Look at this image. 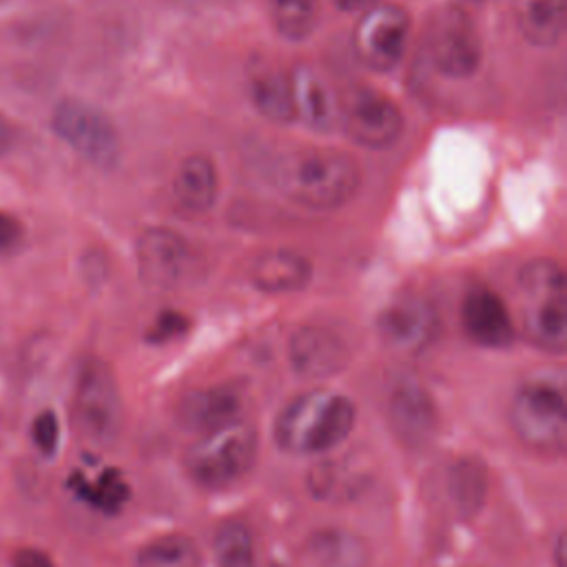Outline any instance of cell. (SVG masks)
Returning a JSON list of instances; mask_svg holds the SVG:
<instances>
[{"mask_svg": "<svg viewBox=\"0 0 567 567\" xmlns=\"http://www.w3.org/2000/svg\"><path fill=\"white\" fill-rule=\"evenodd\" d=\"M272 184L308 208H337L359 186L357 162L334 148H308L279 157L270 166Z\"/></svg>", "mask_w": 567, "mask_h": 567, "instance_id": "6da1fadb", "label": "cell"}, {"mask_svg": "<svg viewBox=\"0 0 567 567\" xmlns=\"http://www.w3.org/2000/svg\"><path fill=\"white\" fill-rule=\"evenodd\" d=\"M354 403L337 392L310 390L295 396L275 421V441L290 454H321L354 427Z\"/></svg>", "mask_w": 567, "mask_h": 567, "instance_id": "7a4b0ae2", "label": "cell"}, {"mask_svg": "<svg viewBox=\"0 0 567 567\" xmlns=\"http://www.w3.org/2000/svg\"><path fill=\"white\" fill-rule=\"evenodd\" d=\"M257 456V432L250 423L233 421L204 432L186 452L190 478L208 489H221L241 481Z\"/></svg>", "mask_w": 567, "mask_h": 567, "instance_id": "3957f363", "label": "cell"}, {"mask_svg": "<svg viewBox=\"0 0 567 567\" xmlns=\"http://www.w3.org/2000/svg\"><path fill=\"white\" fill-rule=\"evenodd\" d=\"M520 286L527 299V337L545 350L563 352L567 346V286L560 266L534 259L520 270Z\"/></svg>", "mask_w": 567, "mask_h": 567, "instance_id": "277c9868", "label": "cell"}, {"mask_svg": "<svg viewBox=\"0 0 567 567\" xmlns=\"http://www.w3.org/2000/svg\"><path fill=\"white\" fill-rule=\"evenodd\" d=\"M516 436L534 450L560 454L567 443V401L560 383L532 379L518 388L509 408Z\"/></svg>", "mask_w": 567, "mask_h": 567, "instance_id": "5b68a950", "label": "cell"}, {"mask_svg": "<svg viewBox=\"0 0 567 567\" xmlns=\"http://www.w3.org/2000/svg\"><path fill=\"white\" fill-rule=\"evenodd\" d=\"M73 416L80 434L95 445H113L122 432L124 405L111 368L100 359H86L78 372Z\"/></svg>", "mask_w": 567, "mask_h": 567, "instance_id": "8992f818", "label": "cell"}, {"mask_svg": "<svg viewBox=\"0 0 567 567\" xmlns=\"http://www.w3.org/2000/svg\"><path fill=\"white\" fill-rule=\"evenodd\" d=\"M55 135L86 162L111 168L120 159V137L113 122L82 100H62L51 115Z\"/></svg>", "mask_w": 567, "mask_h": 567, "instance_id": "52a82bcc", "label": "cell"}, {"mask_svg": "<svg viewBox=\"0 0 567 567\" xmlns=\"http://www.w3.org/2000/svg\"><path fill=\"white\" fill-rule=\"evenodd\" d=\"M339 124L361 146L383 148L399 140L403 113L385 93L354 86L339 97Z\"/></svg>", "mask_w": 567, "mask_h": 567, "instance_id": "ba28073f", "label": "cell"}, {"mask_svg": "<svg viewBox=\"0 0 567 567\" xmlns=\"http://www.w3.org/2000/svg\"><path fill=\"white\" fill-rule=\"evenodd\" d=\"M425 44L434 66L450 78H467L481 64V38L463 9H441L427 27Z\"/></svg>", "mask_w": 567, "mask_h": 567, "instance_id": "9c48e42d", "label": "cell"}, {"mask_svg": "<svg viewBox=\"0 0 567 567\" xmlns=\"http://www.w3.org/2000/svg\"><path fill=\"white\" fill-rule=\"evenodd\" d=\"M410 33V16L399 4H374L363 11L354 29L357 58L374 69L390 71L399 64Z\"/></svg>", "mask_w": 567, "mask_h": 567, "instance_id": "30bf717a", "label": "cell"}, {"mask_svg": "<svg viewBox=\"0 0 567 567\" xmlns=\"http://www.w3.org/2000/svg\"><path fill=\"white\" fill-rule=\"evenodd\" d=\"M383 343L401 354L427 350L441 330L436 308L423 297H401L392 301L377 319Z\"/></svg>", "mask_w": 567, "mask_h": 567, "instance_id": "8fae6325", "label": "cell"}, {"mask_svg": "<svg viewBox=\"0 0 567 567\" xmlns=\"http://www.w3.org/2000/svg\"><path fill=\"white\" fill-rule=\"evenodd\" d=\"M190 264L186 241L171 228L153 226L140 235L137 266L144 284L153 288H168L184 279Z\"/></svg>", "mask_w": 567, "mask_h": 567, "instance_id": "7c38bea8", "label": "cell"}, {"mask_svg": "<svg viewBox=\"0 0 567 567\" xmlns=\"http://www.w3.org/2000/svg\"><path fill=\"white\" fill-rule=\"evenodd\" d=\"M388 414L394 432L410 445L425 443L436 430V410L425 388L412 379H399L388 394Z\"/></svg>", "mask_w": 567, "mask_h": 567, "instance_id": "4fadbf2b", "label": "cell"}, {"mask_svg": "<svg viewBox=\"0 0 567 567\" xmlns=\"http://www.w3.org/2000/svg\"><path fill=\"white\" fill-rule=\"evenodd\" d=\"M290 86L295 102V120L306 126L328 133L339 124V97L321 78V73L310 64H299L292 69Z\"/></svg>", "mask_w": 567, "mask_h": 567, "instance_id": "5bb4252c", "label": "cell"}, {"mask_svg": "<svg viewBox=\"0 0 567 567\" xmlns=\"http://www.w3.org/2000/svg\"><path fill=\"white\" fill-rule=\"evenodd\" d=\"M463 328L472 341L485 348H505L514 341V323L503 299L485 288L467 292L461 310Z\"/></svg>", "mask_w": 567, "mask_h": 567, "instance_id": "9a60e30c", "label": "cell"}, {"mask_svg": "<svg viewBox=\"0 0 567 567\" xmlns=\"http://www.w3.org/2000/svg\"><path fill=\"white\" fill-rule=\"evenodd\" d=\"M346 361V343L326 328H301L290 339V363L306 379L332 377Z\"/></svg>", "mask_w": 567, "mask_h": 567, "instance_id": "2e32d148", "label": "cell"}, {"mask_svg": "<svg viewBox=\"0 0 567 567\" xmlns=\"http://www.w3.org/2000/svg\"><path fill=\"white\" fill-rule=\"evenodd\" d=\"M241 396L230 385H215L186 394L177 408L184 427L210 432L239 419Z\"/></svg>", "mask_w": 567, "mask_h": 567, "instance_id": "e0dca14e", "label": "cell"}, {"mask_svg": "<svg viewBox=\"0 0 567 567\" xmlns=\"http://www.w3.org/2000/svg\"><path fill=\"white\" fill-rule=\"evenodd\" d=\"M217 171L206 155H188L173 179V199L179 210L199 215L215 204Z\"/></svg>", "mask_w": 567, "mask_h": 567, "instance_id": "ac0fdd59", "label": "cell"}, {"mask_svg": "<svg viewBox=\"0 0 567 567\" xmlns=\"http://www.w3.org/2000/svg\"><path fill=\"white\" fill-rule=\"evenodd\" d=\"M310 261L295 250H266L250 266V281L264 292H292L308 284Z\"/></svg>", "mask_w": 567, "mask_h": 567, "instance_id": "d6986e66", "label": "cell"}, {"mask_svg": "<svg viewBox=\"0 0 567 567\" xmlns=\"http://www.w3.org/2000/svg\"><path fill=\"white\" fill-rule=\"evenodd\" d=\"M306 556L315 567H368L365 540L346 529H319L306 543Z\"/></svg>", "mask_w": 567, "mask_h": 567, "instance_id": "ffe728a7", "label": "cell"}, {"mask_svg": "<svg viewBox=\"0 0 567 567\" xmlns=\"http://www.w3.org/2000/svg\"><path fill=\"white\" fill-rule=\"evenodd\" d=\"M69 487L80 501L102 514L122 512L131 494L126 478L113 467H106L93 476L84 472H73L69 476Z\"/></svg>", "mask_w": 567, "mask_h": 567, "instance_id": "44dd1931", "label": "cell"}, {"mask_svg": "<svg viewBox=\"0 0 567 567\" xmlns=\"http://www.w3.org/2000/svg\"><path fill=\"white\" fill-rule=\"evenodd\" d=\"M514 16L532 44L551 47L563 35L565 0H514Z\"/></svg>", "mask_w": 567, "mask_h": 567, "instance_id": "7402d4cb", "label": "cell"}, {"mask_svg": "<svg viewBox=\"0 0 567 567\" xmlns=\"http://www.w3.org/2000/svg\"><path fill=\"white\" fill-rule=\"evenodd\" d=\"M137 567H202V551L186 534H166L140 547Z\"/></svg>", "mask_w": 567, "mask_h": 567, "instance_id": "603a6c76", "label": "cell"}, {"mask_svg": "<svg viewBox=\"0 0 567 567\" xmlns=\"http://www.w3.org/2000/svg\"><path fill=\"white\" fill-rule=\"evenodd\" d=\"M252 102L257 111L272 122H292L295 120V102L290 75L286 73H266L255 80L250 89Z\"/></svg>", "mask_w": 567, "mask_h": 567, "instance_id": "cb8c5ba5", "label": "cell"}, {"mask_svg": "<svg viewBox=\"0 0 567 567\" xmlns=\"http://www.w3.org/2000/svg\"><path fill=\"white\" fill-rule=\"evenodd\" d=\"M275 29L288 40L308 38L319 22V0H268Z\"/></svg>", "mask_w": 567, "mask_h": 567, "instance_id": "d4e9b609", "label": "cell"}, {"mask_svg": "<svg viewBox=\"0 0 567 567\" xmlns=\"http://www.w3.org/2000/svg\"><path fill=\"white\" fill-rule=\"evenodd\" d=\"M217 567H255V543L250 529L241 520H226L213 538Z\"/></svg>", "mask_w": 567, "mask_h": 567, "instance_id": "484cf974", "label": "cell"}, {"mask_svg": "<svg viewBox=\"0 0 567 567\" xmlns=\"http://www.w3.org/2000/svg\"><path fill=\"white\" fill-rule=\"evenodd\" d=\"M31 439L33 445L44 454L51 456L58 450V441H60V423L53 410H42L33 423H31Z\"/></svg>", "mask_w": 567, "mask_h": 567, "instance_id": "4316f807", "label": "cell"}, {"mask_svg": "<svg viewBox=\"0 0 567 567\" xmlns=\"http://www.w3.org/2000/svg\"><path fill=\"white\" fill-rule=\"evenodd\" d=\"M188 328L186 317H182L179 312H162L155 323L148 330V339L155 343H162L166 339H173L177 334H182Z\"/></svg>", "mask_w": 567, "mask_h": 567, "instance_id": "83f0119b", "label": "cell"}, {"mask_svg": "<svg viewBox=\"0 0 567 567\" xmlns=\"http://www.w3.org/2000/svg\"><path fill=\"white\" fill-rule=\"evenodd\" d=\"M22 224L7 210H0V252L16 248L22 241Z\"/></svg>", "mask_w": 567, "mask_h": 567, "instance_id": "f1b7e54d", "label": "cell"}, {"mask_svg": "<svg viewBox=\"0 0 567 567\" xmlns=\"http://www.w3.org/2000/svg\"><path fill=\"white\" fill-rule=\"evenodd\" d=\"M11 567H55V563L38 547H20L11 556Z\"/></svg>", "mask_w": 567, "mask_h": 567, "instance_id": "f546056e", "label": "cell"}, {"mask_svg": "<svg viewBox=\"0 0 567 567\" xmlns=\"http://www.w3.org/2000/svg\"><path fill=\"white\" fill-rule=\"evenodd\" d=\"M341 11H368L370 7L379 4V0H334Z\"/></svg>", "mask_w": 567, "mask_h": 567, "instance_id": "4dcf8cb0", "label": "cell"}, {"mask_svg": "<svg viewBox=\"0 0 567 567\" xmlns=\"http://www.w3.org/2000/svg\"><path fill=\"white\" fill-rule=\"evenodd\" d=\"M11 142H13V128L9 120L0 113V155L11 146Z\"/></svg>", "mask_w": 567, "mask_h": 567, "instance_id": "1f68e13d", "label": "cell"}]
</instances>
